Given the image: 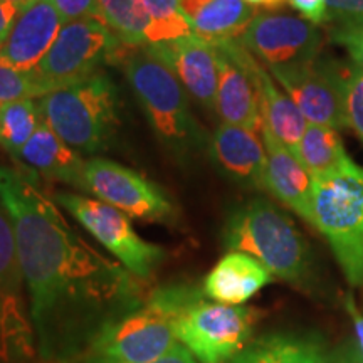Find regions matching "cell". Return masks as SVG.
Returning a JSON list of instances; mask_svg holds the SVG:
<instances>
[{
  "instance_id": "2",
  "label": "cell",
  "mask_w": 363,
  "mask_h": 363,
  "mask_svg": "<svg viewBox=\"0 0 363 363\" xmlns=\"http://www.w3.org/2000/svg\"><path fill=\"white\" fill-rule=\"evenodd\" d=\"M116 65L123 67L153 133L175 162L187 167L208 152L211 138L195 120L184 86L148 45H125Z\"/></svg>"
},
{
  "instance_id": "11",
  "label": "cell",
  "mask_w": 363,
  "mask_h": 363,
  "mask_svg": "<svg viewBox=\"0 0 363 363\" xmlns=\"http://www.w3.org/2000/svg\"><path fill=\"white\" fill-rule=\"evenodd\" d=\"M333 59L318 56L301 66L272 67L271 74L306 118L308 123L348 128L343 71Z\"/></svg>"
},
{
  "instance_id": "30",
  "label": "cell",
  "mask_w": 363,
  "mask_h": 363,
  "mask_svg": "<svg viewBox=\"0 0 363 363\" xmlns=\"http://www.w3.org/2000/svg\"><path fill=\"white\" fill-rule=\"evenodd\" d=\"M330 39L350 54L353 65L363 71V17L331 22Z\"/></svg>"
},
{
  "instance_id": "21",
  "label": "cell",
  "mask_w": 363,
  "mask_h": 363,
  "mask_svg": "<svg viewBox=\"0 0 363 363\" xmlns=\"http://www.w3.org/2000/svg\"><path fill=\"white\" fill-rule=\"evenodd\" d=\"M256 7L246 0H211L190 17L194 34L211 45L240 39L256 17Z\"/></svg>"
},
{
  "instance_id": "34",
  "label": "cell",
  "mask_w": 363,
  "mask_h": 363,
  "mask_svg": "<svg viewBox=\"0 0 363 363\" xmlns=\"http://www.w3.org/2000/svg\"><path fill=\"white\" fill-rule=\"evenodd\" d=\"M21 11V6L9 2V0H0V45L7 39L11 27L16 21L17 13Z\"/></svg>"
},
{
  "instance_id": "17",
  "label": "cell",
  "mask_w": 363,
  "mask_h": 363,
  "mask_svg": "<svg viewBox=\"0 0 363 363\" xmlns=\"http://www.w3.org/2000/svg\"><path fill=\"white\" fill-rule=\"evenodd\" d=\"M13 160L22 163L24 170L30 174L84 190L86 162L81 153L71 148L45 120L40 121L38 130Z\"/></svg>"
},
{
  "instance_id": "3",
  "label": "cell",
  "mask_w": 363,
  "mask_h": 363,
  "mask_svg": "<svg viewBox=\"0 0 363 363\" xmlns=\"http://www.w3.org/2000/svg\"><path fill=\"white\" fill-rule=\"evenodd\" d=\"M227 251L246 252L276 278L305 284L311 276V252L288 216L264 199H252L235 208L224 225Z\"/></svg>"
},
{
  "instance_id": "19",
  "label": "cell",
  "mask_w": 363,
  "mask_h": 363,
  "mask_svg": "<svg viewBox=\"0 0 363 363\" xmlns=\"http://www.w3.org/2000/svg\"><path fill=\"white\" fill-rule=\"evenodd\" d=\"M272 274L246 252L229 251L203 279V294L212 301L240 306L269 284Z\"/></svg>"
},
{
  "instance_id": "18",
  "label": "cell",
  "mask_w": 363,
  "mask_h": 363,
  "mask_svg": "<svg viewBox=\"0 0 363 363\" xmlns=\"http://www.w3.org/2000/svg\"><path fill=\"white\" fill-rule=\"evenodd\" d=\"M262 143L266 148V190L286 207L311 224L313 179L293 150H289L262 125Z\"/></svg>"
},
{
  "instance_id": "9",
  "label": "cell",
  "mask_w": 363,
  "mask_h": 363,
  "mask_svg": "<svg viewBox=\"0 0 363 363\" xmlns=\"http://www.w3.org/2000/svg\"><path fill=\"white\" fill-rule=\"evenodd\" d=\"M177 343L174 318L148 296L138 310L104 330L78 363H152Z\"/></svg>"
},
{
  "instance_id": "33",
  "label": "cell",
  "mask_w": 363,
  "mask_h": 363,
  "mask_svg": "<svg viewBox=\"0 0 363 363\" xmlns=\"http://www.w3.org/2000/svg\"><path fill=\"white\" fill-rule=\"evenodd\" d=\"M363 17V0H328L326 22Z\"/></svg>"
},
{
  "instance_id": "23",
  "label": "cell",
  "mask_w": 363,
  "mask_h": 363,
  "mask_svg": "<svg viewBox=\"0 0 363 363\" xmlns=\"http://www.w3.org/2000/svg\"><path fill=\"white\" fill-rule=\"evenodd\" d=\"M293 153L311 175V179L330 174L350 160L337 128L325 125L308 123Z\"/></svg>"
},
{
  "instance_id": "1",
  "label": "cell",
  "mask_w": 363,
  "mask_h": 363,
  "mask_svg": "<svg viewBox=\"0 0 363 363\" xmlns=\"http://www.w3.org/2000/svg\"><path fill=\"white\" fill-rule=\"evenodd\" d=\"M34 175L0 165V201L16 230L35 353L40 363H78L104 330L143 305V286L72 230Z\"/></svg>"
},
{
  "instance_id": "4",
  "label": "cell",
  "mask_w": 363,
  "mask_h": 363,
  "mask_svg": "<svg viewBox=\"0 0 363 363\" xmlns=\"http://www.w3.org/2000/svg\"><path fill=\"white\" fill-rule=\"evenodd\" d=\"M40 111L49 126L81 155L106 152L120 126V93L103 69L79 83L44 94Z\"/></svg>"
},
{
  "instance_id": "25",
  "label": "cell",
  "mask_w": 363,
  "mask_h": 363,
  "mask_svg": "<svg viewBox=\"0 0 363 363\" xmlns=\"http://www.w3.org/2000/svg\"><path fill=\"white\" fill-rule=\"evenodd\" d=\"M43 120V111L34 99L0 104V147L13 158L29 142Z\"/></svg>"
},
{
  "instance_id": "37",
  "label": "cell",
  "mask_w": 363,
  "mask_h": 363,
  "mask_svg": "<svg viewBox=\"0 0 363 363\" xmlns=\"http://www.w3.org/2000/svg\"><path fill=\"white\" fill-rule=\"evenodd\" d=\"M249 6L252 7H262L269 9V11H276V9H281L288 0H246Z\"/></svg>"
},
{
  "instance_id": "15",
  "label": "cell",
  "mask_w": 363,
  "mask_h": 363,
  "mask_svg": "<svg viewBox=\"0 0 363 363\" xmlns=\"http://www.w3.org/2000/svg\"><path fill=\"white\" fill-rule=\"evenodd\" d=\"M175 72L185 91L208 111H216L217 59L214 45L197 34L185 35L170 43L148 45Z\"/></svg>"
},
{
  "instance_id": "7",
  "label": "cell",
  "mask_w": 363,
  "mask_h": 363,
  "mask_svg": "<svg viewBox=\"0 0 363 363\" xmlns=\"http://www.w3.org/2000/svg\"><path fill=\"white\" fill-rule=\"evenodd\" d=\"M125 44L99 17L76 19L62 26L35 71L51 93L89 78L101 71L104 62H116Z\"/></svg>"
},
{
  "instance_id": "29",
  "label": "cell",
  "mask_w": 363,
  "mask_h": 363,
  "mask_svg": "<svg viewBox=\"0 0 363 363\" xmlns=\"http://www.w3.org/2000/svg\"><path fill=\"white\" fill-rule=\"evenodd\" d=\"M343 96L348 126L363 142V71L355 65L343 71Z\"/></svg>"
},
{
  "instance_id": "8",
  "label": "cell",
  "mask_w": 363,
  "mask_h": 363,
  "mask_svg": "<svg viewBox=\"0 0 363 363\" xmlns=\"http://www.w3.org/2000/svg\"><path fill=\"white\" fill-rule=\"evenodd\" d=\"M59 206L84 227L115 259L123 264L140 281L153 276L157 267L167 259V251L140 238L130 217L120 208L103 201L79 194L62 192L54 197Z\"/></svg>"
},
{
  "instance_id": "13",
  "label": "cell",
  "mask_w": 363,
  "mask_h": 363,
  "mask_svg": "<svg viewBox=\"0 0 363 363\" xmlns=\"http://www.w3.org/2000/svg\"><path fill=\"white\" fill-rule=\"evenodd\" d=\"M217 59L216 113L222 123L238 125L261 133L262 110L257 83L259 61L244 48L240 39L214 45Z\"/></svg>"
},
{
  "instance_id": "22",
  "label": "cell",
  "mask_w": 363,
  "mask_h": 363,
  "mask_svg": "<svg viewBox=\"0 0 363 363\" xmlns=\"http://www.w3.org/2000/svg\"><path fill=\"white\" fill-rule=\"evenodd\" d=\"M257 83L261 91V110L264 126L281 143L289 150L296 145L305 133L308 121L299 108L288 94L276 88L274 79L259 62L257 66Z\"/></svg>"
},
{
  "instance_id": "16",
  "label": "cell",
  "mask_w": 363,
  "mask_h": 363,
  "mask_svg": "<svg viewBox=\"0 0 363 363\" xmlns=\"http://www.w3.org/2000/svg\"><path fill=\"white\" fill-rule=\"evenodd\" d=\"M208 155L214 165L244 189H266V148L256 131L222 123L208 142Z\"/></svg>"
},
{
  "instance_id": "36",
  "label": "cell",
  "mask_w": 363,
  "mask_h": 363,
  "mask_svg": "<svg viewBox=\"0 0 363 363\" xmlns=\"http://www.w3.org/2000/svg\"><path fill=\"white\" fill-rule=\"evenodd\" d=\"M179 2H180L182 11H184L185 16H187V19H190L195 12L201 11V9L206 6V4L211 2V0H179Z\"/></svg>"
},
{
  "instance_id": "27",
  "label": "cell",
  "mask_w": 363,
  "mask_h": 363,
  "mask_svg": "<svg viewBox=\"0 0 363 363\" xmlns=\"http://www.w3.org/2000/svg\"><path fill=\"white\" fill-rule=\"evenodd\" d=\"M148 16L147 45L170 43L194 34L192 24L182 11L179 0H142Z\"/></svg>"
},
{
  "instance_id": "38",
  "label": "cell",
  "mask_w": 363,
  "mask_h": 363,
  "mask_svg": "<svg viewBox=\"0 0 363 363\" xmlns=\"http://www.w3.org/2000/svg\"><path fill=\"white\" fill-rule=\"evenodd\" d=\"M9 2L17 4V6H24V4H27V2H33V0H9Z\"/></svg>"
},
{
  "instance_id": "26",
  "label": "cell",
  "mask_w": 363,
  "mask_h": 363,
  "mask_svg": "<svg viewBox=\"0 0 363 363\" xmlns=\"http://www.w3.org/2000/svg\"><path fill=\"white\" fill-rule=\"evenodd\" d=\"M24 284L16 230L7 208L0 201V301L22 299Z\"/></svg>"
},
{
  "instance_id": "12",
  "label": "cell",
  "mask_w": 363,
  "mask_h": 363,
  "mask_svg": "<svg viewBox=\"0 0 363 363\" xmlns=\"http://www.w3.org/2000/svg\"><path fill=\"white\" fill-rule=\"evenodd\" d=\"M240 43L267 69L301 66L315 61L321 51L318 26L283 12H262L240 35Z\"/></svg>"
},
{
  "instance_id": "14",
  "label": "cell",
  "mask_w": 363,
  "mask_h": 363,
  "mask_svg": "<svg viewBox=\"0 0 363 363\" xmlns=\"http://www.w3.org/2000/svg\"><path fill=\"white\" fill-rule=\"evenodd\" d=\"M62 22L54 0L24 4L0 45V57L22 71H35L61 33Z\"/></svg>"
},
{
  "instance_id": "24",
  "label": "cell",
  "mask_w": 363,
  "mask_h": 363,
  "mask_svg": "<svg viewBox=\"0 0 363 363\" xmlns=\"http://www.w3.org/2000/svg\"><path fill=\"white\" fill-rule=\"evenodd\" d=\"M98 13L125 45H147L150 21L142 0H98Z\"/></svg>"
},
{
  "instance_id": "31",
  "label": "cell",
  "mask_w": 363,
  "mask_h": 363,
  "mask_svg": "<svg viewBox=\"0 0 363 363\" xmlns=\"http://www.w3.org/2000/svg\"><path fill=\"white\" fill-rule=\"evenodd\" d=\"M54 4L65 22L84 19V17H99L98 0H54Z\"/></svg>"
},
{
  "instance_id": "28",
  "label": "cell",
  "mask_w": 363,
  "mask_h": 363,
  "mask_svg": "<svg viewBox=\"0 0 363 363\" xmlns=\"http://www.w3.org/2000/svg\"><path fill=\"white\" fill-rule=\"evenodd\" d=\"M48 94L38 71H22L0 57V104Z\"/></svg>"
},
{
  "instance_id": "32",
  "label": "cell",
  "mask_w": 363,
  "mask_h": 363,
  "mask_svg": "<svg viewBox=\"0 0 363 363\" xmlns=\"http://www.w3.org/2000/svg\"><path fill=\"white\" fill-rule=\"evenodd\" d=\"M288 4L296 11L303 19L311 24L320 26L326 22V7L328 0H288Z\"/></svg>"
},
{
  "instance_id": "5",
  "label": "cell",
  "mask_w": 363,
  "mask_h": 363,
  "mask_svg": "<svg viewBox=\"0 0 363 363\" xmlns=\"http://www.w3.org/2000/svg\"><path fill=\"white\" fill-rule=\"evenodd\" d=\"M311 225L328 240L352 286H363V167L347 160L313 179Z\"/></svg>"
},
{
  "instance_id": "20",
  "label": "cell",
  "mask_w": 363,
  "mask_h": 363,
  "mask_svg": "<svg viewBox=\"0 0 363 363\" xmlns=\"http://www.w3.org/2000/svg\"><path fill=\"white\" fill-rule=\"evenodd\" d=\"M229 363H335L318 338L296 333H267L251 340Z\"/></svg>"
},
{
  "instance_id": "10",
  "label": "cell",
  "mask_w": 363,
  "mask_h": 363,
  "mask_svg": "<svg viewBox=\"0 0 363 363\" xmlns=\"http://www.w3.org/2000/svg\"><path fill=\"white\" fill-rule=\"evenodd\" d=\"M84 190L126 216L150 222H174L177 211L165 190L138 172L108 158L94 157L84 165Z\"/></svg>"
},
{
  "instance_id": "35",
  "label": "cell",
  "mask_w": 363,
  "mask_h": 363,
  "mask_svg": "<svg viewBox=\"0 0 363 363\" xmlns=\"http://www.w3.org/2000/svg\"><path fill=\"white\" fill-rule=\"evenodd\" d=\"M152 363H199V362L195 360V357L187 350V348L182 347L180 343H177L175 347L172 348V352H169L165 357L158 358V360Z\"/></svg>"
},
{
  "instance_id": "6",
  "label": "cell",
  "mask_w": 363,
  "mask_h": 363,
  "mask_svg": "<svg viewBox=\"0 0 363 363\" xmlns=\"http://www.w3.org/2000/svg\"><path fill=\"white\" fill-rule=\"evenodd\" d=\"M259 316L254 308L222 305L195 288L175 313L174 331L199 363H229L251 342Z\"/></svg>"
}]
</instances>
